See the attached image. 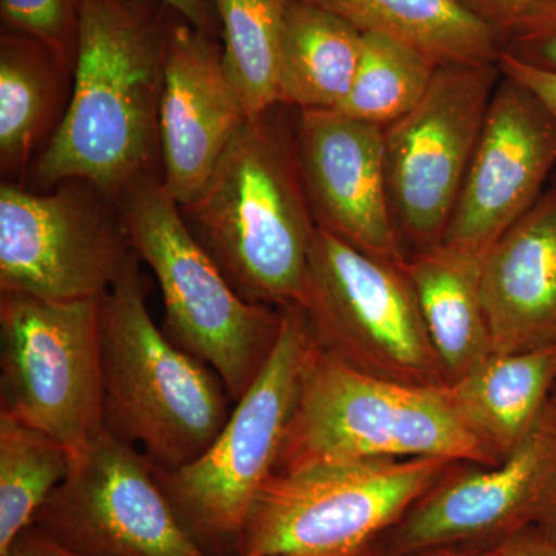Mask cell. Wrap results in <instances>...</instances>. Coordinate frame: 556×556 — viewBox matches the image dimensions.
<instances>
[{
	"label": "cell",
	"instance_id": "32",
	"mask_svg": "<svg viewBox=\"0 0 556 556\" xmlns=\"http://www.w3.org/2000/svg\"><path fill=\"white\" fill-rule=\"evenodd\" d=\"M163 2L170 5L182 20L188 21L199 30L215 38L222 36V24L212 0H163Z\"/></svg>",
	"mask_w": 556,
	"mask_h": 556
},
{
	"label": "cell",
	"instance_id": "30",
	"mask_svg": "<svg viewBox=\"0 0 556 556\" xmlns=\"http://www.w3.org/2000/svg\"><path fill=\"white\" fill-rule=\"evenodd\" d=\"M485 551L489 556H556V538L540 530H526Z\"/></svg>",
	"mask_w": 556,
	"mask_h": 556
},
{
	"label": "cell",
	"instance_id": "19",
	"mask_svg": "<svg viewBox=\"0 0 556 556\" xmlns=\"http://www.w3.org/2000/svg\"><path fill=\"white\" fill-rule=\"evenodd\" d=\"M364 35L309 0H292L281 28L277 102L299 110H339L350 94Z\"/></svg>",
	"mask_w": 556,
	"mask_h": 556
},
{
	"label": "cell",
	"instance_id": "13",
	"mask_svg": "<svg viewBox=\"0 0 556 556\" xmlns=\"http://www.w3.org/2000/svg\"><path fill=\"white\" fill-rule=\"evenodd\" d=\"M526 530L556 538V393L500 467L434 485L390 530L386 556L501 543Z\"/></svg>",
	"mask_w": 556,
	"mask_h": 556
},
{
	"label": "cell",
	"instance_id": "27",
	"mask_svg": "<svg viewBox=\"0 0 556 556\" xmlns=\"http://www.w3.org/2000/svg\"><path fill=\"white\" fill-rule=\"evenodd\" d=\"M500 56L556 75V0H544L500 36Z\"/></svg>",
	"mask_w": 556,
	"mask_h": 556
},
{
	"label": "cell",
	"instance_id": "23",
	"mask_svg": "<svg viewBox=\"0 0 556 556\" xmlns=\"http://www.w3.org/2000/svg\"><path fill=\"white\" fill-rule=\"evenodd\" d=\"M72 460L60 441L0 409V555L31 526Z\"/></svg>",
	"mask_w": 556,
	"mask_h": 556
},
{
	"label": "cell",
	"instance_id": "34",
	"mask_svg": "<svg viewBox=\"0 0 556 556\" xmlns=\"http://www.w3.org/2000/svg\"><path fill=\"white\" fill-rule=\"evenodd\" d=\"M354 556H375L371 554V551H367V552H364V554H358V555H354Z\"/></svg>",
	"mask_w": 556,
	"mask_h": 556
},
{
	"label": "cell",
	"instance_id": "7",
	"mask_svg": "<svg viewBox=\"0 0 556 556\" xmlns=\"http://www.w3.org/2000/svg\"><path fill=\"white\" fill-rule=\"evenodd\" d=\"M447 460H324L278 470L260 490L232 556H354L427 495Z\"/></svg>",
	"mask_w": 556,
	"mask_h": 556
},
{
	"label": "cell",
	"instance_id": "25",
	"mask_svg": "<svg viewBox=\"0 0 556 556\" xmlns=\"http://www.w3.org/2000/svg\"><path fill=\"white\" fill-rule=\"evenodd\" d=\"M439 65L399 40L364 35L353 87L338 112L387 127L426 97Z\"/></svg>",
	"mask_w": 556,
	"mask_h": 556
},
{
	"label": "cell",
	"instance_id": "28",
	"mask_svg": "<svg viewBox=\"0 0 556 556\" xmlns=\"http://www.w3.org/2000/svg\"><path fill=\"white\" fill-rule=\"evenodd\" d=\"M471 14L496 33L497 38L527 11L544 0H459Z\"/></svg>",
	"mask_w": 556,
	"mask_h": 556
},
{
	"label": "cell",
	"instance_id": "22",
	"mask_svg": "<svg viewBox=\"0 0 556 556\" xmlns=\"http://www.w3.org/2000/svg\"><path fill=\"white\" fill-rule=\"evenodd\" d=\"M72 70L38 40L10 30L0 36V167L20 178L64 104ZM53 137V135H51Z\"/></svg>",
	"mask_w": 556,
	"mask_h": 556
},
{
	"label": "cell",
	"instance_id": "18",
	"mask_svg": "<svg viewBox=\"0 0 556 556\" xmlns=\"http://www.w3.org/2000/svg\"><path fill=\"white\" fill-rule=\"evenodd\" d=\"M556 387V346L489 354L447 388L460 417L493 455L507 456L546 409Z\"/></svg>",
	"mask_w": 556,
	"mask_h": 556
},
{
	"label": "cell",
	"instance_id": "20",
	"mask_svg": "<svg viewBox=\"0 0 556 556\" xmlns=\"http://www.w3.org/2000/svg\"><path fill=\"white\" fill-rule=\"evenodd\" d=\"M481 262L482 257L438 244L412 255L404 266L431 345L452 382L490 354L479 289Z\"/></svg>",
	"mask_w": 556,
	"mask_h": 556
},
{
	"label": "cell",
	"instance_id": "17",
	"mask_svg": "<svg viewBox=\"0 0 556 556\" xmlns=\"http://www.w3.org/2000/svg\"><path fill=\"white\" fill-rule=\"evenodd\" d=\"M490 354L556 346V174L485 252L479 274Z\"/></svg>",
	"mask_w": 556,
	"mask_h": 556
},
{
	"label": "cell",
	"instance_id": "10",
	"mask_svg": "<svg viewBox=\"0 0 556 556\" xmlns=\"http://www.w3.org/2000/svg\"><path fill=\"white\" fill-rule=\"evenodd\" d=\"M131 252L116 201L67 179L51 193L0 188V292L101 298Z\"/></svg>",
	"mask_w": 556,
	"mask_h": 556
},
{
	"label": "cell",
	"instance_id": "8",
	"mask_svg": "<svg viewBox=\"0 0 556 556\" xmlns=\"http://www.w3.org/2000/svg\"><path fill=\"white\" fill-rule=\"evenodd\" d=\"M102 299L0 292V409L73 457L104 430Z\"/></svg>",
	"mask_w": 556,
	"mask_h": 556
},
{
	"label": "cell",
	"instance_id": "29",
	"mask_svg": "<svg viewBox=\"0 0 556 556\" xmlns=\"http://www.w3.org/2000/svg\"><path fill=\"white\" fill-rule=\"evenodd\" d=\"M497 65H500L504 75L510 76V78L517 79L518 83L529 87L547 105V109L554 113L556 118V75L554 73L529 67V65L521 64V62L510 60L507 56H500Z\"/></svg>",
	"mask_w": 556,
	"mask_h": 556
},
{
	"label": "cell",
	"instance_id": "21",
	"mask_svg": "<svg viewBox=\"0 0 556 556\" xmlns=\"http://www.w3.org/2000/svg\"><path fill=\"white\" fill-rule=\"evenodd\" d=\"M362 35L399 40L438 65L496 64L500 38L459 0H309Z\"/></svg>",
	"mask_w": 556,
	"mask_h": 556
},
{
	"label": "cell",
	"instance_id": "9",
	"mask_svg": "<svg viewBox=\"0 0 556 556\" xmlns=\"http://www.w3.org/2000/svg\"><path fill=\"white\" fill-rule=\"evenodd\" d=\"M501 78L497 62L439 65L419 104L383 127L388 199L404 251L442 243Z\"/></svg>",
	"mask_w": 556,
	"mask_h": 556
},
{
	"label": "cell",
	"instance_id": "24",
	"mask_svg": "<svg viewBox=\"0 0 556 556\" xmlns=\"http://www.w3.org/2000/svg\"><path fill=\"white\" fill-rule=\"evenodd\" d=\"M212 2L222 24L226 70L254 118L278 104V49L292 0Z\"/></svg>",
	"mask_w": 556,
	"mask_h": 556
},
{
	"label": "cell",
	"instance_id": "26",
	"mask_svg": "<svg viewBox=\"0 0 556 556\" xmlns=\"http://www.w3.org/2000/svg\"><path fill=\"white\" fill-rule=\"evenodd\" d=\"M7 30L38 40L75 72L79 46V0H0Z\"/></svg>",
	"mask_w": 556,
	"mask_h": 556
},
{
	"label": "cell",
	"instance_id": "2",
	"mask_svg": "<svg viewBox=\"0 0 556 556\" xmlns=\"http://www.w3.org/2000/svg\"><path fill=\"white\" fill-rule=\"evenodd\" d=\"M179 211L241 298L302 305L318 228L300 167L298 110L277 104L249 119Z\"/></svg>",
	"mask_w": 556,
	"mask_h": 556
},
{
	"label": "cell",
	"instance_id": "3",
	"mask_svg": "<svg viewBox=\"0 0 556 556\" xmlns=\"http://www.w3.org/2000/svg\"><path fill=\"white\" fill-rule=\"evenodd\" d=\"M141 263L131 249L102 299V428L175 470L214 444L232 399L214 369L156 327Z\"/></svg>",
	"mask_w": 556,
	"mask_h": 556
},
{
	"label": "cell",
	"instance_id": "14",
	"mask_svg": "<svg viewBox=\"0 0 556 556\" xmlns=\"http://www.w3.org/2000/svg\"><path fill=\"white\" fill-rule=\"evenodd\" d=\"M555 174L554 113L503 73L441 244L484 257L535 206Z\"/></svg>",
	"mask_w": 556,
	"mask_h": 556
},
{
	"label": "cell",
	"instance_id": "4",
	"mask_svg": "<svg viewBox=\"0 0 556 556\" xmlns=\"http://www.w3.org/2000/svg\"><path fill=\"white\" fill-rule=\"evenodd\" d=\"M116 206L130 248L159 281L164 334L214 369L236 404L268 362L283 313L232 288L193 239L159 170L135 179Z\"/></svg>",
	"mask_w": 556,
	"mask_h": 556
},
{
	"label": "cell",
	"instance_id": "33",
	"mask_svg": "<svg viewBox=\"0 0 556 556\" xmlns=\"http://www.w3.org/2000/svg\"><path fill=\"white\" fill-rule=\"evenodd\" d=\"M409 556H489L486 551H466L459 547L431 548V551L419 552Z\"/></svg>",
	"mask_w": 556,
	"mask_h": 556
},
{
	"label": "cell",
	"instance_id": "6",
	"mask_svg": "<svg viewBox=\"0 0 556 556\" xmlns=\"http://www.w3.org/2000/svg\"><path fill=\"white\" fill-rule=\"evenodd\" d=\"M281 313L268 362L236 402L214 444L188 466L155 467L179 521L214 556L233 555L260 490L276 473L316 348L305 309L291 305Z\"/></svg>",
	"mask_w": 556,
	"mask_h": 556
},
{
	"label": "cell",
	"instance_id": "12",
	"mask_svg": "<svg viewBox=\"0 0 556 556\" xmlns=\"http://www.w3.org/2000/svg\"><path fill=\"white\" fill-rule=\"evenodd\" d=\"M84 556H214L197 543L141 450L102 430L31 522Z\"/></svg>",
	"mask_w": 556,
	"mask_h": 556
},
{
	"label": "cell",
	"instance_id": "1",
	"mask_svg": "<svg viewBox=\"0 0 556 556\" xmlns=\"http://www.w3.org/2000/svg\"><path fill=\"white\" fill-rule=\"evenodd\" d=\"M163 0H79V46L60 126L36 164L39 185L83 179L116 201L155 172L172 31Z\"/></svg>",
	"mask_w": 556,
	"mask_h": 556
},
{
	"label": "cell",
	"instance_id": "5",
	"mask_svg": "<svg viewBox=\"0 0 556 556\" xmlns=\"http://www.w3.org/2000/svg\"><path fill=\"white\" fill-rule=\"evenodd\" d=\"M402 457L497 463L445 386L379 378L316 343L276 471L324 460Z\"/></svg>",
	"mask_w": 556,
	"mask_h": 556
},
{
	"label": "cell",
	"instance_id": "15",
	"mask_svg": "<svg viewBox=\"0 0 556 556\" xmlns=\"http://www.w3.org/2000/svg\"><path fill=\"white\" fill-rule=\"evenodd\" d=\"M303 181L318 229L404 268L388 199L383 127L338 110H298Z\"/></svg>",
	"mask_w": 556,
	"mask_h": 556
},
{
	"label": "cell",
	"instance_id": "16",
	"mask_svg": "<svg viewBox=\"0 0 556 556\" xmlns=\"http://www.w3.org/2000/svg\"><path fill=\"white\" fill-rule=\"evenodd\" d=\"M249 119L222 43L181 17L172 31L160 109L161 175L179 206L199 195Z\"/></svg>",
	"mask_w": 556,
	"mask_h": 556
},
{
	"label": "cell",
	"instance_id": "31",
	"mask_svg": "<svg viewBox=\"0 0 556 556\" xmlns=\"http://www.w3.org/2000/svg\"><path fill=\"white\" fill-rule=\"evenodd\" d=\"M0 556H84L62 546L58 541L51 540L36 527H27L9 551Z\"/></svg>",
	"mask_w": 556,
	"mask_h": 556
},
{
	"label": "cell",
	"instance_id": "11",
	"mask_svg": "<svg viewBox=\"0 0 556 556\" xmlns=\"http://www.w3.org/2000/svg\"><path fill=\"white\" fill-rule=\"evenodd\" d=\"M303 309L318 346L354 367L426 379L441 367L415 289L390 265L318 229Z\"/></svg>",
	"mask_w": 556,
	"mask_h": 556
}]
</instances>
